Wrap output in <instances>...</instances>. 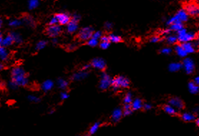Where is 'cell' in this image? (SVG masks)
I'll use <instances>...</instances> for the list:
<instances>
[{
	"mask_svg": "<svg viewBox=\"0 0 199 136\" xmlns=\"http://www.w3.org/2000/svg\"><path fill=\"white\" fill-rule=\"evenodd\" d=\"M165 40H166V42L169 45H175L176 42H178V37L173 35H167L166 37H165Z\"/></svg>",
	"mask_w": 199,
	"mask_h": 136,
	"instance_id": "29",
	"label": "cell"
},
{
	"mask_svg": "<svg viewBox=\"0 0 199 136\" xmlns=\"http://www.w3.org/2000/svg\"><path fill=\"white\" fill-rule=\"evenodd\" d=\"M10 34H11L12 37H13L14 42L15 44H17V45H21L23 42L22 36L19 33L16 32H10Z\"/></svg>",
	"mask_w": 199,
	"mask_h": 136,
	"instance_id": "24",
	"label": "cell"
},
{
	"mask_svg": "<svg viewBox=\"0 0 199 136\" xmlns=\"http://www.w3.org/2000/svg\"><path fill=\"white\" fill-rule=\"evenodd\" d=\"M90 67H92V65H91V64H88V65H84V66L82 68V70H84V71H87V70H89V69L90 68Z\"/></svg>",
	"mask_w": 199,
	"mask_h": 136,
	"instance_id": "53",
	"label": "cell"
},
{
	"mask_svg": "<svg viewBox=\"0 0 199 136\" xmlns=\"http://www.w3.org/2000/svg\"><path fill=\"white\" fill-rule=\"evenodd\" d=\"M105 28L107 30H109V29H111L112 28V24L111 22H106L105 23Z\"/></svg>",
	"mask_w": 199,
	"mask_h": 136,
	"instance_id": "48",
	"label": "cell"
},
{
	"mask_svg": "<svg viewBox=\"0 0 199 136\" xmlns=\"http://www.w3.org/2000/svg\"><path fill=\"white\" fill-rule=\"evenodd\" d=\"M112 79L110 76L105 72H103L100 75V81L99 87L103 90L108 89L111 86Z\"/></svg>",
	"mask_w": 199,
	"mask_h": 136,
	"instance_id": "5",
	"label": "cell"
},
{
	"mask_svg": "<svg viewBox=\"0 0 199 136\" xmlns=\"http://www.w3.org/2000/svg\"><path fill=\"white\" fill-rule=\"evenodd\" d=\"M62 32L61 26L58 24L54 25H48L45 29V33L50 37H56Z\"/></svg>",
	"mask_w": 199,
	"mask_h": 136,
	"instance_id": "6",
	"label": "cell"
},
{
	"mask_svg": "<svg viewBox=\"0 0 199 136\" xmlns=\"http://www.w3.org/2000/svg\"><path fill=\"white\" fill-rule=\"evenodd\" d=\"M131 105L133 110H140V109L142 108V107H143V103H142V100H140V99L137 98L132 102Z\"/></svg>",
	"mask_w": 199,
	"mask_h": 136,
	"instance_id": "19",
	"label": "cell"
},
{
	"mask_svg": "<svg viewBox=\"0 0 199 136\" xmlns=\"http://www.w3.org/2000/svg\"><path fill=\"white\" fill-rule=\"evenodd\" d=\"M15 43L14 42V40L11 34H9L8 35H7L4 38H3V40L0 42V45H1V47H9V46H11L12 44Z\"/></svg>",
	"mask_w": 199,
	"mask_h": 136,
	"instance_id": "16",
	"label": "cell"
},
{
	"mask_svg": "<svg viewBox=\"0 0 199 136\" xmlns=\"http://www.w3.org/2000/svg\"><path fill=\"white\" fill-rule=\"evenodd\" d=\"M195 39H196V41L199 43V32L196 35V38H195Z\"/></svg>",
	"mask_w": 199,
	"mask_h": 136,
	"instance_id": "57",
	"label": "cell"
},
{
	"mask_svg": "<svg viewBox=\"0 0 199 136\" xmlns=\"http://www.w3.org/2000/svg\"><path fill=\"white\" fill-rule=\"evenodd\" d=\"M102 36H103V33H102V32L100 31H97V32H93V38H95L96 39V40H100V38L102 37Z\"/></svg>",
	"mask_w": 199,
	"mask_h": 136,
	"instance_id": "41",
	"label": "cell"
},
{
	"mask_svg": "<svg viewBox=\"0 0 199 136\" xmlns=\"http://www.w3.org/2000/svg\"><path fill=\"white\" fill-rule=\"evenodd\" d=\"M54 87V82L51 79H47L45 82H42L41 85V89L44 92L50 91Z\"/></svg>",
	"mask_w": 199,
	"mask_h": 136,
	"instance_id": "17",
	"label": "cell"
},
{
	"mask_svg": "<svg viewBox=\"0 0 199 136\" xmlns=\"http://www.w3.org/2000/svg\"><path fill=\"white\" fill-rule=\"evenodd\" d=\"M93 32L94 29L91 26H84L78 32L77 37L80 41H87L88 40L92 38Z\"/></svg>",
	"mask_w": 199,
	"mask_h": 136,
	"instance_id": "4",
	"label": "cell"
},
{
	"mask_svg": "<svg viewBox=\"0 0 199 136\" xmlns=\"http://www.w3.org/2000/svg\"><path fill=\"white\" fill-rule=\"evenodd\" d=\"M100 125V123H98V122L94 123V124L91 126V128H90V130H89L90 135H94V134L97 131H98V129H99Z\"/></svg>",
	"mask_w": 199,
	"mask_h": 136,
	"instance_id": "34",
	"label": "cell"
},
{
	"mask_svg": "<svg viewBox=\"0 0 199 136\" xmlns=\"http://www.w3.org/2000/svg\"><path fill=\"white\" fill-rule=\"evenodd\" d=\"M87 76H88V72L87 71H84V70H81L80 71L73 74V75L72 76V80L80 81V80H82V79H85Z\"/></svg>",
	"mask_w": 199,
	"mask_h": 136,
	"instance_id": "15",
	"label": "cell"
},
{
	"mask_svg": "<svg viewBox=\"0 0 199 136\" xmlns=\"http://www.w3.org/2000/svg\"><path fill=\"white\" fill-rule=\"evenodd\" d=\"M86 44L88 46H90V47H96V46L98 45V40H96V39L95 38H90V40H88L87 42H86Z\"/></svg>",
	"mask_w": 199,
	"mask_h": 136,
	"instance_id": "36",
	"label": "cell"
},
{
	"mask_svg": "<svg viewBox=\"0 0 199 136\" xmlns=\"http://www.w3.org/2000/svg\"><path fill=\"white\" fill-rule=\"evenodd\" d=\"M52 44H54V45H56V44L57 43V39L56 37H53V39H52Z\"/></svg>",
	"mask_w": 199,
	"mask_h": 136,
	"instance_id": "54",
	"label": "cell"
},
{
	"mask_svg": "<svg viewBox=\"0 0 199 136\" xmlns=\"http://www.w3.org/2000/svg\"><path fill=\"white\" fill-rule=\"evenodd\" d=\"M178 40L181 43L191 42L196 38V34L193 32H188L187 29L183 28L180 31L178 32Z\"/></svg>",
	"mask_w": 199,
	"mask_h": 136,
	"instance_id": "3",
	"label": "cell"
},
{
	"mask_svg": "<svg viewBox=\"0 0 199 136\" xmlns=\"http://www.w3.org/2000/svg\"><path fill=\"white\" fill-rule=\"evenodd\" d=\"M182 44L183 47H184L185 50L187 52L188 54H190V53H193L195 50V47L193 45V43L192 42H185V43H181Z\"/></svg>",
	"mask_w": 199,
	"mask_h": 136,
	"instance_id": "20",
	"label": "cell"
},
{
	"mask_svg": "<svg viewBox=\"0 0 199 136\" xmlns=\"http://www.w3.org/2000/svg\"><path fill=\"white\" fill-rule=\"evenodd\" d=\"M0 24H0V26H2V24H3V20H2V19H1V22H0Z\"/></svg>",
	"mask_w": 199,
	"mask_h": 136,
	"instance_id": "60",
	"label": "cell"
},
{
	"mask_svg": "<svg viewBox=\"0 0 199 136\" xmlns=\"http://www.w3.org/2000/svg\"><path fill=\"white\" fill-rule=\"evenodd\" d=\"M56 17L58 19V22L60 25H67L70 22L72 17L67 13H64V12H62V13H58L57 15H55Z\"/></svg>",
	"mask_w": 199,
	"mask_h": 136,
	"instance_id": "10",
	"label": "cell"
},
{
	"mask_svg": "<svg viewBox=\"0 0 199 136\" xmlns=\"http://www.w3.org/2000/svg\"><path fill=\"white\" fill-rule=\"evenodd\" d=\"M100 41L101 42H109L110 40H109V37L106 36V35H103L102 37L100 38Z\"/></svg>",
	"mask_w": 199,
	"mask_h": 136,
	"instance_id": "52",
	"label": "cell"
},
{
	"mask_svg": "<svg viewBox=\"0 0 199 136\" xmlns=\"http://www.w3.org/2000/svg\"><path fill=\"white\" fill-rule=\"evenodd\" d=\"M133 112V109H123V115L124 116H128L130 115Z\"/></svg>",
	"mask_w": 199,
	"mask_h": 136,
	"instance_id": "44",
	"label": "cell"
},
{
	"mask_svg": "<svg viewBox=\"0 0 199 136\" xmlns=\"http://www.w3.org/2000/svg\"><path fill=\"white\" fill-rule=\"evenodd\" d=\"M183 68V64L180 62H172L169 65L168 69L169 71L172 72H178Z\"/></svg>",
	"mask_w": 199,
	"mask_h": 136,
	"instance_id": "21",
	"label": "cell"
},
{
	"mask_svg": "<svg viewBox=\"0 0 199 136\" xmlns=\"http://www.w3.org/2000/svg\"><path fill=\"white\" fill-rule=\"evenodd\" d=\"M188 87L190 93L192 94H196L199 92V85L195 83V82H190L188 83Z\"/></svg>",
	"mask_w": 199,
	"mask_h": 136,
	"instance_id": "23",
	"label": "cell"
},
{
	"mask_svg": "<svg viewBox=\"0 0 199 136\" xmlns=\"http://www.w3.org/2000/svg\"><path fill=\"white\" fill-rule=\"evenodd\" d=\"M22 22H24L26 25H28L31 27H35V20L33 19L32 17L31 16H25L22 19Z\"/></svg>",
	"mask_w": 199,
	"mask_h": 136,
	"instance_id": "27",
	"label": "cell"
},
{
	"mask_svg": "<svg viewBox=\"0 0 199 136\" xmlns=\"http://www.w3.org/2000/svg\"><path fill=\"white\" fill-rule=\"evenodd\" d=\"M68 98H69V95H68V92L64 90L60 93V98L62 100H66V99H68Z\"/></svg>",
	"mask_w": 199,
	"mask_h": 136,
	"instance_id": "43",
	"label": "cell"
},
{
	"mask_svg": "<svg viewBox=\"0 0 199 136\" xmlns=\"http://www.w3.org/2000/svg\"><path fill=\"white\" fill-rule=\"evenodd\" d=\"M170 29H171V31H175V32H178L181 30V29L184 28V24L183 23L181 22H177V23H174V24L170 25Z\"/></svg>",
	"mask_w": 199,
	"mask_h": 136,
	"instance_id": "30",
	"label": "cell"
},
{
	"mask_svg": "<svg viewBox=\"0 0 199 136\" xmlns=\"http://www.w3.org/2000/svg\"><path fill=\"white\" fill-rule=\"evenodd\" d=\"M10 52L5 47H0V57L2 61H7L9 59Z\"/></svg>",
	"mask_w": 199,
	"mask_h": 136,
	"instance_id": "22",
	"label": "cell"
},
{
	"mask_svg": "<svg viewBox=\"0 0 199 136\" xmlns=\"http://www.w3.org/2000/svg\"><path fill=\"white\" fill-rule=\"evenodd\" d=\"M47 44V42L45 41V40H40L37 42L36 45V49L37 50H42L46 47Z\"/></svg>",
	"mask_w": 199,
	"mask_h": 136,
	"instance_id": "35",
	"label": "cell"
},
{
	"mask_svg": "<svg viewBox=\"0 0 199 136\" xmlns=\"http://www.w3.org/2000/svg\"><path fill=\"white\" fill-rule=\"evenodd\" d=\"M181 118L185 122H191L195 121V115L190 112H184L181 115Z\"/></svg>",
	"mask_w": 199,
	"mask_h": 136,
	"instance_id": "28",
	"label": "cell"
},
{
	"mask_svg": "<svg viewBox=\"0 0 199 136\" xmlns=\"http://www.w3.org/2000/svg\"><path fill=\"white\" fill-rule=\"evenodd\" d=\"M175 51L176 52V54L181 57H186L187 56L188 53L185 50L184 47H183L182 44H180V45H176L175 47Z\"/></svg>",
	"mask_w": 199,
	"mask_h": 136,
	"instance_id": "18",
	"label": "cell"
},
{
	"mask_svg": "<svg viewBox=\"0 0 199 136\" xmlns=\"http://www.w3.org/2000/svg\"><path fill=\"white\" fill-rule=\"evenodd\" d=\"M130 85V80L124 76H117L112 79L111 87L114 91H117L121 88H127Z\"/></svg>",
	"mask_w": 199,
	"mask_h": 136,
	"instance_id": "2",
	"label": "cell"
},
{
	"mask_svg": "<svg viewBox=\"0 0 199 136\" xmlns=\"http://www.w3.org/2000/svg\"><path fill=\"white\" fill-rule=\"evenodd\" d=\"M142 108H143L145 110H149L152 108V106H151V104L145 103L143 104V107H142Z\"/></svg>",
	"mask_w": 199,
	"mask_h": 136,
	"instance_id": "50",
	"label": "cell"
},
{
	"mask_svg": "<svg viewBox=\"0 0 199 136\" xmlns=\"http://www.w3.org/2000/svg\"><path fill=\"white\" fill-rule=\"evenodd\" d=\"M183 68L188 75L192 74L195 70V63L191 58H186L183 61Z\"/></svg>",
	"mask_w": 199,
	"mask_h": 136,
	"instance_id": "7",
	"label": "cell"
},
{
	"mask_svg": "<svg viewBox=\"0 0 199 136\" xmlns=\"http://www.w3.org/2000/svg\"><path fill=\"white\" fill-rule=\"evenodd\" d=\"M161 40V37L159 36H153L151 38L150 42H152V43H156V42H159Z\"/></svg>",
	"mask_w": 199,
	"mask_h": 136,
	"instance_id": "45",
	"label": "cell"
},
{
	"mask_svg": "<svg viewBox=\"0 0 199 136\" xmlns=\"http://www.w3.org/2000/svg\"><path fill=\"white\" fill-rule=\"evenodd\" d=\"M22 20L21 19H12L9 22L8 24L9 26H11V27H18V26H21L22 24Z\"/></svg>",
	"mask_w": 199,
	"mask_h": 136,
	"instance_id": "32",
	"label": "cell"
},
{
	"mask_svg": "<svg viewBox=\"0 0 199 136\" xmlns=\"http://www.w3.org/2000/svg\"><path fill=\"white\" fill-rule=\"evenodd\" d=\"M170 32H171V29L169 28V29H164V30H162L161 33L163 35H170Z\"/></svg>",
	"mask_w": 199,
	"mask_h": 136,
	"instance_id": "51",
	"label": "cell"
},
{
	"mask_svg": "<svg viewBox=\"0 0 199 136\" xmlns=\"http://www.w3.org/2000/svg\"><path fill=\"white\" fill-rule=\"evenodd\" d=\"M81 19V17L80 15H79V14H74V15L72 16V19H73V20L75 21H77V22H79V21Z\"/></svg>",
	"mask_w": 199,
	"mask_h": 136,
	"instance_id": "47",
	"label": "cell"
},
{
	"mask_svg": "<svg viewBox=\"0 0 199 136\" xmlns=\"http://www.w3.org/2000/svg\"><path fill=\"white\" fill-rule=\"evenodd\" d=\"M110 42H101L100 43V47L103 49H107L110 47Z\"/></svg>",
	"mask_w": 199,
	"mask_h": 136,
	"instance_id": "39",
	"label": "cell"
},
{
	"mask_svg": "<svg viewBox=\"0 0 199 136\" xmlns=\"http://www.w3.org/2000/svg\"><path fill=\"white\" fill-rule=\"evenodd\" d=\"M123 115V110L121 108H116L113 110L111 115V119L114 123H117L122 118Z\"/></svg>",
	"mask_w": 199,
	"mask_h": 136,
	"instance_id": "14",
	"label": "cell"
},
{
	"mask_svg": "<svg viewBox=\"0 0 199 136\" xmlns=\"http://www.w3.org/2000/svg\"><path fill=\"white\" fill-rule=\"evenodd\" d=\"M68 82L65 79H62V78H59L57 80V87L59 88V89L63 90H65L68 87Z\"/></svg>",
	"mask_w": 199,
	"mask_h": 136,
	"instance_id": "25",
	"label": "cell"
},
{
	"mask_svg": "<svg viewBox=\"0 0 199 136\" xmlns=\"http://www.w3.org/2000/svg\"><path fill=\"white\" fill-rule=\"evenodd\" d=\"M163 110H164L166 113L170 115H174L177 113V110H176V109L174 107H173L172 105H170V104L163 106Z\"/></svg>",
	"mask_w": 199,
	"mask_h": 136,
	"instance_id": "26",
	"label": "cell"
},
{
	"mask_svg": "<svg viewBox=\"0 0 199 136\" xmlns=\"http://www.w3.org/2000/svg\"><path fill=\"white\" fill-rule=\"evenodd\" d=\"M0 69H1V70H3L4 69V65L3 64H1L0 65Z\"/></svg>",
	"mask_w": 199,
	"mask_h": 136,
	"instance_id": "56",
	"label": "cell"
},
{
	"mask_svg": "<svg viewBox=\"0 0 199 136\" xmlns=\"http://www.w3.org/2000/svg\"><path fill=\"white\" fill-rule=\"evenodd\" d=\"M109 40H110V42L112 43H119L122 41V38L119 36V35H115V34H110L108 35Z\"/></svg>",
	"mask_w": 199,
	"mask_h": 136,
	"instance_id": "31",
	"label": "cell"
},
{
	"mask_svg": "<svg viewBox=\"0 0 199 136\" xmlns=\"http://www.w3.org/2000/svg\"><path fill=\"white\" fill-rule=\"evenodd\" d=\"M40 4V1L39 0H29L28 1V8L29 10H32L36 9Z\"/></svg>",
	"mask_w": 199,
	"mask_h": 136,
	"instance_id": "33",
	"label": "cell"
},
{
	"mask_svg": "<svg viewBox=\"0 0 199 136\" xmlns=\"http://www.w3.org/2000/svg\"><path fill=\"white\" fill-rule=\"evenodd\" d=\"M124 103H130L131 104L132 102H133V96H132V94L130 93H128L125 96L124 100Z\"/></svg>",
	"mask_w": 199,
	"mask_h": 136,
	"instance_id": "37",
	"label": "cell"
},
{
	"mask_svg": "<svg viewBox=\"0 0 199 136\" xmlns=\"http://www.w3.org/2000/svg\"><path fill=\"white\" fill-rule=\"evenodd\" d=\"M175 15L178 19V20L183 23L187 22L188 17H189V15L185 9H181V10H178Z\"/></svg>",
	"mask_w": 199,
	"mask_h": 136,
	"instance_id": "13",
	"label": "cell"
},
{
	"mask_svg": "<svg viewBox=\"0 0 199 136\" xmlns=\"http://www.w3.org/2000/svg\"><path fill=\"white\" fill-rule=\"evenodd\" d=\"M197 1H199V0H197Z\"/></svg>",
	"mask_w": 199,
	"mask_h": 136,
	"instance_id": "62",
	"label": "cell"
},
{
	"mask_svg": "<svg viewBox=\"0 0 199 136\" xmlns=\"http://www.w3.org/2000/svg\"><path fill=\"white\" fill-rule=\"evenodd\" d=\"M9 87H10V88H11L12 90H17V88L19 87L18 86H17V85H16V84L15 83V82H12V80L10 81V82H9Z\"/></svg>",
	"mask_w": 199,
	"mask_h": 136,
	"instance_id": "46",
	"label": "cell"
},
{
	"mask_svg": "<svg viewBox=\"0 0 199 136\" xmlns=\"http://www.w3.org/2000/svg\"><path fill=\"white\" fill-rule=\"evenodd\" d=\"M195 123H196V125H198V126L199 127V118H198V119H197L196 121H195Z\"/></svg>",
	"mask_w": 199,
	"mask_h": 136,
	"instance_id": "58",
	"label": "cell"
},
{
	"mask_svg": "<svg viewBox=\"0 0 199 136\" xmlns=\"http://www.w3.org/2000/svg\"><path fill=\"white\" fill-rule=\"evenodd\" d=\"M77 48V46L76 45H75V44H70L67 47V49L69 51H73L74 49H75Z\"/></svg>",
	"mask_w": 199,
	"mask_h": 136,
	"instance_id": "49",
	"label": "cell"
},
{
	"mask_svg": "<svg viewBox=\"0 0 199 136\" xmlns=\"http://www.w3.org/2000/svg\"><path fill=\"white\" fill-rule=\"evenodd\" d=\"M168 103L173 107H174L176 110H183L184 108V103L180 98L173 97L169 100Z\"/></svg>",
	"mask_w": 199,
	"mask_h": 136,
	"instance_id": "11",
	"label": "cell"
},
{
	"mask_svg": "<svg viewBox=\"0 0 199 136\" xmlns=\"http://www.w3.org/2000/svg\"><path fill=\"white\" fill-rule=\"evenodd\" d=\"M194 82H195V83H196L197 85H199V76H198V77H195V79H194Z\"/></svg>",
	"mask_w": 199,
	"mask_h": 136,
	"instance_id": "55",
	"label": "cell"
},
{
	"mask_svg": "<svg viewBox=\"0 0 199 136\" xmlns=\"http://www.w3.org/2000/svg\"><path fill=\"white\" fill-rule=\"evenodd\" d=\"M79 25H78V22L77 21L73 20L72 19L70 20V22L67 24V32H68L69 34H73L75 32L78 30Z\"/></svg>",
	"mask_w": 199,
	"mask_h": 136,
	"instance_id": "12",
	"label": "cell"
},
{
	"mask_svg": "<svg viewBox=\"0 0 199 136\" xmlns=\"http://www.w3.org/2000/svg\"><path fill=\"white\" fill-rule=\"evenodd\" d=\"M189 16L192 17H198L199 16V4L196 3H190L185 7Z\"/></svg>",
	"mask_w": 199,
	"mask_h": 136,
	"instance_id": "8",
	"label": "cell"
},
{
	"mask_svg": "<svg viewBox=\"0 0 199 136\" xmlns=\"http://www.w3.org/2000/svg\"><path fill=\"white\" fill-rule=\"evenodd\" d=\"M11 75L12 81L18 87H25L29 83L27 75L24 69L21 67H15L12 69Z\"/></svg>",
	"mask_w": 199,
	"mask_h": 136,
	"instance_id": "1",
	"label": "cell"
},
{
	"mask_svg": "<svg viewBox=\"0 0 199 136\" xmlns=\"http://www.w3.org/2000/svg\"><path fill=\"white\" fill-rule=\"evenodd\" d=\"M54 110H52V111H50V114H52V113H54Z\"/></svg>",
	"mask_w": 199,
	"mask_h": 136,
	"instance_id": "61",
	"label": "cell"
},
{
	"mask_svg": "<svg viewBox=\"0 0 199 136\" xmlns=\"http://www.w3.org/2000/svg\"><path fill=\"white\" fill-rule=\"evenodd\" d=\"M59 24V22H58V19L56 16L54 15V17H52V18L50 19V22L48 23V25H54V24Z\"/></svg>",
	"mask_w": 199,
	"mask_h": 136,
	"instance_id": "42",
	"label": "cell"
},
{
	"mask_svg": "<svg viewBox=\"0 0 199 136\" xmlns=\"http://www.w3.org/2000/svg\"><path fill=\"white\" fill-rule=\"evenodd\" d=\"M1 87H4V82H1Z\"/></svg>",
	"mask_w": 199,
	"mask_h": 136,
	"instance_id": "59",
	"label": "cell"
},
{
	"mask_svg": "<svg viewBox=\"0 0 199 136\" xmlns=\"http://www.w3.org/2000/svg\"><path fill=\"white\" fill-rule=\"evenodd\" d=\"M91 65H92L93 68L98 69V70H105L106 69V62H105V60H103V58H99L97 57L93 59L92 62H91Z\"/></svg>",
	"mask_w": 199,
	"mask_h": 136,
	"instance_id": "9",
	"label": "cell"
},
{
	"mask_svg": "<svg viewBox=\"0 0 199 136\" xmlns=\"http://www.w3.org/2000/svg\"><path fill=\"white\" fill-rule=\"evenodd\" d=\"M160 52H161V54L167 55V54H170V53L172 52V49L170 48V47H165V48L162 49L160 51Z\"/></svg>",
	"mask_w": 199,
	"mask_h": 136,
	"instance_id": "40",
	"label": "cell"
},
{
	"mask_svg": "<svg viewBox=\"0 0 199 136\" xmlns=\"http://www.w3.org/2000/svg\"><path fill=\"white\" fill-rule=\"evenodd\" d=\"M27 98L29 101L35 102V103H38V102H40V100H41V99H40V98H38V97L35 96V95H29V96L27 97Z\"/></svg>",
	"mask_w": 199,
	"mask_h": 136,
	"instance_id": "38",
	"label": "cell"
}]
</instances>
